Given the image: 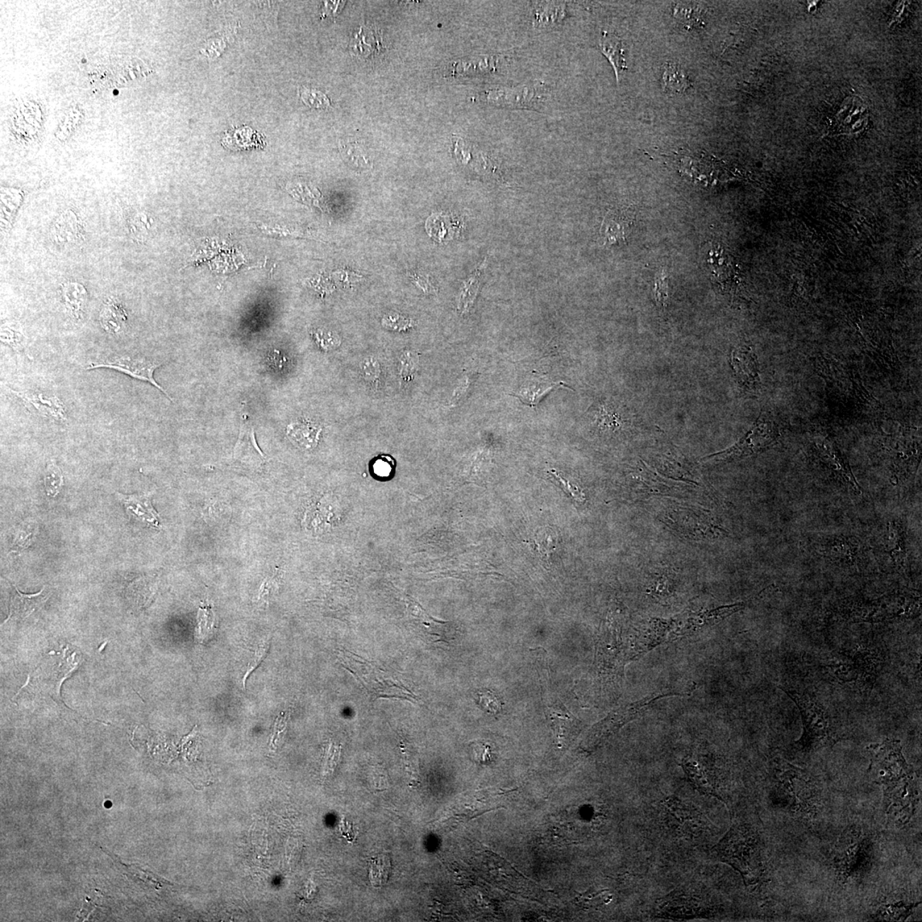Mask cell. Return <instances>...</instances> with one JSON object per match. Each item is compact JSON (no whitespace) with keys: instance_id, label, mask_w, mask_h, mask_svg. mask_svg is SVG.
<instances>
[{"instance_id":"obj_1","label":"cell","mask_w":922,"mask_h":922,"mask_svg":"<svg viewBox=\"0 0 922 922\" xmlns=\"http://www.w3.org/2000/svg\"><path fill=\"white\" fill-rule=\"evenodd\" d=\"M713 853L720 861L728 863L742 876L746 887L761 883L764 866L759 837L746 825H734Z\"/></svg>"},{"instance_id":"obj_23","label":"cell","mask_w":922,"mask_h":922,"mask_svg":"<svg viewBox=\"0 0 922 922\" xmlns=\"http://www.w3.org/2000/svg\"><path fill=\"white\" fill-rule=\"evenodd\" d=\"M559 385H564V384L554 383V382L533 377V380L527 381V383L521 386L518 392L513 394V396L518 397L523 404L534 408L540 399L547 394L548 390Z\"/></svg>"},{"instance_id":"obj_22","label":"cell","mask_w":922,"mask_h":922,"mask_svg":"<svg viewBox=\"0 0 922 922\" xmlns=\"http://www.w3.org/2000/svg\"><path fill=\"white\" fill-rule=\"evenodd\" d=\"M662 86L664 93L670 96L684 93L691 87V81L688 74L679 65L668 63L664 68L662 77Z\"/></svg>"},{"instance_id":"obj_14","label":"cell","mask_w":922,"mask_h":922,"mask_svg":"<svg viewBox=\"0 0 922 922\" xmlns=\"http://www.w3.org/2000/svg\"><path fill=\"white\" fill-rule=\"evenodd\" d=\"M234 458L244 466L258 470L266 462V455L256 441L255 431L250 423L243 422L240 429L238 443L236 444Z\"/></svg>"},{"instance_id":"obj_11","label":"cell","mask_w":922,"mask_h":922,"mask_svg":"<svg viewBox=\"0 0 922 922\" xmlns=\"http://www.w3.org/2000/svg\"><path fill=\"white\" fill-rule=\"evenodd\" d=\"M547 93L545 86L540 84L525 85L513 89H497L488 91L487 101L493 105L510 108H528L537 105L542 94Z\"/></svg>"},{"instance_id":"obj_19","label":"cell","mask_w":922,"mask_h":922,"mask_svg":"<svg viewBox=\"0 0 922 922\" xmlns=\"http://www.w3.org/2000/svg\"><path fill=\"white\" fill-rule=\"evenodd\" d=\"M130 518L139 519L147 525L159 528V514L154 509L148 496L119 495Z\"/></svg>"},{"instance_id":"obj_34","label":"cell","mask_w":922,"mask_h":922,"mask_svg":"<svg viewBox=\"0 0 922 922\" xmlns=\"http://www.w3.org/2000/svg\"><path fill=\"white\" fill-rule=\"evenodd\" d=\"M381 325L385 329L393 331H406L415 325L412 319L406 318L398 313L385 314L381 321Z\"/></svg>"},{"instance_id":"obj_36","label":"cell","mask_w":922,"mask_h":922,"mask_svg":"<svg viewBox=\"0 0 922 922\" xmlns=\"http://www.w3.org/2000/svg\"><path fill=\"white\" fill-rule=\"evenodd\" d=\"M101 319L106 330L113 331L115 334L120 330L123 322L125 321V317L122 314H119V309L114 305L106 307Z\"/></svg>"},{"instance_id":"obj_3","label":"cell","mask_w":922,"mask_h":922,"mask_svg":"<svg viewBox=\"0 0 922 922\" xmlns=\"http://www.w3.org/2000/svg\"><path fill=\"white\" fill-rule=\"evenodd\" d=\"M775 775L780 792L786 796L787 807L792 812L812 815L820 802V791L807 772L792 764L778 759Z\"/></svg>"},{"instance_id":"obj_4","label":"cell","mask_w":922,"mask_h":922,"mask_svg":"<svg viewBox=\"0 0 922 922\" xmlns=\"http://www.w3.org/2000/svg\"><path fill=\"white\" fill-rule=\"evenodd\" d=\"M338 659L375 700L380 697L409 700L416 699V696L404 686L392 673L384 671L376 664L365 661L358 656L346 651H339Z\"/></svg>"},{"instance_id":"obj_2","label":"cell","mask_w":922,"mask_h":922,"mask_svg":"<svg viewBox=\"0 0 922 922\" xmlns=\"http://www.w3.org/2000/svg\"><path fill=\"white\" fill-rule=\"evenodd\" d=\"M795 701L802 717L804 731L796 746L803 753L836 745L841 737L831 717L824 706L807 693H800L780 687Z\"/></svg>"},{"instance_id":"obj_40","label":"cell","mask_w":922,"mask_h":922,"mask_svg":"<svg viewBox=\"0 0 922 922\" xmlns=\"http://www.w3.org/2000/svg\"><path fill=\"white\" fill-rule=\"evenodd\" d=\"M314 338L319 348L326 351L335 350L341 344V339L338 335L331 331L319 330L314 334Z\"/></svg>"},{"instance_id":"obj_27","label":"cell","mask_w":922,"mask_h":922,"mask_svg":"<svg viewBox=\"0 0 922 922\" xmlns=\"http://www.w3.org/2000/svg\"><path fill=\"white\" fill-rule=\"evenodd\" d=\"M916 906V904H907L903 902L884 904L880 908L876 916L879 920L884 921L906 920V918L911 915L913 908Z\"/></svg>"},{"instance_id":"obj_25","label":"cell","mask_w":922,"mask_h":922,"mask_svg":"<svg viewBox=\"0 0 922 922\" xmlns=\"http://www.w3.org/2000/svg\"><path fill=\"white\" fill-rule=\"evenodd\" d=\"M683 770L686 772L688 778L690 780L693 786L703 795L714 796L721 799L717 795L715 789H714L701 767L695 761L690 758H684L682 763Z\"/></svg>"},{"instance_id":"obj_42","label":"cell","mask_w":922,"mask_h":922,"mask_svg":"<svg viewBox=\"0 0 922 922\" xmlns=\"http://www.w3.org/2000/svg\"><path fill=\"white\" fill-rule=\"evenodd\" d=\"M269 647H270L269 641H264L259 644L258 649H257L256 651V653L254 656V659H253L249 663L246 673H245V675L244 676L243 684L244 688H245V684H246V681L249 676H250L252 674V672L256 671V668L258 667L260 664L263 662L266 656H267L268 653Z\"/></svg>"},{"instance_id":"obj_35","label":"cell","mask_w":922,"mask_h":922,"mask_svg":"<svg viewBox=\"0 0 922 922\" xmlns=\"http://www.w3.org/2000/svg\"><path fill=\"white\" fill-rule=\"evenodd\" d=\"M554 4H548V5L542 7L541 9L537 11L535 22H537L539 27L545 25V23L548 25V23L557 22L560 18H562V16L564 15L563 6L554 5Z\"/></svg>"},{"instance_id":"obj_7","label":"cell","mask_w":922,"mask_h":922,"mask_svg":"<svg viewBox=\"0 0 922 922\" xmlns=\"http://www.w3.org/2000/svg\"><path fill=\"white\" fill-rule=\"evenodd\" d=\"M778 428L767 414H761L753 428L740 441L725 451L717 453L703 460L713 459L731 462L758 454L771 446L778 438Z\"/></svg>"},{"instance_id":"obj_38","label":"cell","mask_w":922,"mask_h":922,"mask_svg":"<svg viewBox=\"0 0 922 922\" xmlns=\"http://www.w3.org/2000/svg\"><path fill=\"white\" fill-rule=\"evenodd\" d=\"M477 703L484 711L490 714H497L501 711V704L495 693L484 690L477 693Z\"/></svg>"},{"instance_id":"obj_6","label":"cell","mask_w":922,"mask_h":922,"mask_svg":"<svg viewBox=\"0 0 922 922\" xmlns=\"http://www.w3.org/2000/svg\"><path fill=\"white\" fill-rule=\"evenodd\" d=\"M869 750V774L884 790L911 783L913 768L905 761L899 741L887 740L882 744L871 745Z\"/></svg>"},{"instance_id":"obj_33","label":"cell","mask_w":922,"mask_h":922,"mask_svg":"<svg viewBox=\"0 0 922 922\" xmlns=\"http://www.w3.org/2000/svg\"><path fill=\"white\" fill-rule=\"evenodd\" d=\"M214 628V614L212 613L210 608L203 606L199 610L198 614V637L200 639L201 642H205L206 639L210 637Z\"/></svg>"},{"instance_id":"obj_44","label":"cell","mask_w":922,"mask_h":922,"mask_svg":"<svg viewBox=\"0 0 922 922\" xmlns=\"http://www.w3.org/2000/svg\"><path fill=\"white\" fill-rule=\"evenodd\" d=\"M598 425L603 428L615 429L620 426L621 418L616 413L608 409L601 408L597 414Z\"/></svg>"},{"instance_id":"obj_24","label":"cell","mask_w":922,"mask_h":922,"mask_svg":"<svg viewBox=\"0 0 922 922\" xmlns=\"http://www.w3.org/2000/svg\"><path fill=\"white\" fill-rule=\"evenodd\" d=\"M486 267V261L480 266L476 272L472 273L470 279L466 281L461 290L458 300V310L462 314H467L471 310L473 303H474L477 293H479L481 275Z\"/></svg>"},{"instance_id":"obj_13","label":"cell","mask_w":922,"mask_h":922,"mask_svg":"<svg viewBox=\"0 0 922 922\" xmlns=\"http://www.w3.org/2000/svg\"><path fill=\"white\" fill-rule=\"evenodd\" d=\"M9 392L20 399L32 414L59 422L68 421L63 402L57 397H47L42 394L16 392L11 389Z\"/></svg>"},{"instance_id":"obj_15","label":"cell","mask_w":922,"mask_h":922,"mask_svg":"<svg viewBox=\"0 0 922 922\" xmlns=\"http://www.w3.org/2000/svg\"><path fill=\"white\" fill-rule=\"evenodd\" d=\"M817 455L821 460V462L826 465L833 472H836L838 477L842 480H845L847 484H849L855 491L859 492L860 487L858 482L851 472L848 462L845 459L838 448L829 440L821 443H817Z\"/></svg>"},{"instance_id":"obj_46","label":"cell","mask_w":922,"mask_h":922,"mask_svg":"<svg viewBox=\"0 0 922 922\" xmlns=\"http://www.w3.org/2000/svg\"><path fill=\"white\" fill-rule=\"evenodd\" d=\"M550 473L551 476L554 477V479L556 481H557V483L559 484L560 486H562L563 489L566 490L567 493H568L569 495H571L573 498H575V500L576 501H581V500H583L584 494L583 492H581V490L579 487H577L576 484L572 483L571 481L567 479L566 477H564L562 474H559V473L556 472L555 470H551Z\"/></svg>"},{"instance_id":"obj_29","label":"cell","mask_w":922,"mask_h":922,"mask_svg":"<svg viewBox=\"0 0 922 922\" xmlns=\"http://www.w3.org/2000/svg\"><path fill=\"white\" fill-rule=\"evenodd\" d=\"M390 871V862L387 857L373 859L370 880L373 887H380L388 882Z\"/></svg>"},{"instance_id":"obj_26","label":"cell","mask_w":922,"mask_h":922,"mask_svg":"<svg viewBox=\"0 0 922 922\" xmlns=\"http://www.w3.org/2000/svg\"><path fill=\"white\" fill-rule=\"evenodd\" d=\"M533 546L540 557L547 559L556 547L555 534L548 528H542L535 533L533 537Z\"/></svg>"},{"instance_id":"obj_21","label":"cell","mask_w":922,"mask_h":922,"mask_svg":"<svg viewBox=\"0 0 922 922\" xmlns=\"http://www.w3.org/2000/svg\"><path fill=\"white\" fill-rule=\"evenodd\" d=\"M599 45L601 52L608 58L610 63L613 66L617 81H620V74L627 69L622 40L612 33L603 32L600 38Z\"/></svg>"},{"instance_id":"obj_30","label":"cell","mask_w":922,"mask_h":922,"mask_svg":"<svg viewBox=\"0 0 922 922\" xmlns=\"http://www.w3.org/2000/svg\"><path fill=\"white\" fill-rule=\"evenodd\" d=\"M675 14L676 19L690 28L700 27L704 23L702 19V11L698 6L679 5L675 11Z\"/></svg>"},{"instance_id":"obj_32","label":"cell","mask_w":922,"mask_h":922,"mask_svg":"<svg viewBox=\"0 0 922 922\" xmlns=\"http://www.w3.org/2000/svg\"><path fill=\"white\" fill-rule=\"evenodd\" d=\"M44 482L48 495L56 496L64 484L63 475L56 464L48 465L45 470Z\"/></svg>"},{"instance_id":"obj_49","label":"cell","mask_w":922,"mask_h":922,"mask_svg":"<svg viewBox=\"0 0 922 922\" xmlns=\"http://www.w3.org/2000/svg\"><path fill=\"white\" fill-rule=\"evenodd\" d=\"M340 746L331 745L326 751V771L334 770L336 763L339 760Z\"/></svg>"},{"instance_id":"obj_17","label":"cell","mask_w":922,"mask_h":922,"mask_svg":"<svg viewBox=\"0 0 922 922\" xmlns=\"http://www.w3.org/2000/svg\"><path fill=\"white\" fill-rule=\"evenodd\" d=\"M15 593L11 597L9 608V617L16 618V620H25L42 606L45 601H47L50 593H44L45 587L42 591L35 595H24L21 593L18 588L14 586Z\"/></svg>"},{"instance_id":"obj_20","label":"cell","mask_w":922,"mask_h":922,"mask_svg":"<svg viewBox=\"0 0 922 922\" xmlns=\"http://www.w3.org/2000/svg\"><path fill=\"white\" fill-rule=\"evenodd\" d=\"M321 427L313 422H297L288 427V436L302 450H312L318 445Z\"/></svg>"},{"instance_id":"obj_18","label":"cell","mask_w":922,"mask_h":922,"mask_svg":"<svg viewBox=\"0 0 922 922\" xmlns=\"http://www.w3.org/2000/svg\"><path fill=\"white\" fill-rule=\"evenodd\" d=\"M406 605H408L409 613L414 620L421 622L423 632L430 637L431 642L450 643L448 639L450 638V633L446 629V622L435 620L434 618L428 616L418 602L411 598L406 601Z\"/></svg>"},{"instance_id":"obj_41","label":"cell","mask_w":922,"mask_h":922,"mask_svg":"<svg viewBox=\"0 0 922 922\" xmlns=\"http://www.w3.org/2000/svg\"><path fill=\"white\" fill-rule=\"evenodd\" d=\"M654 297L657 305L664 310L668 300V277L663 272L656 278Z\"/></svg>"},{"instance_id":"obj_5","label":"cell","mask_w":922,"mask_h":922,"mask_svg":"<svg viewBox=\"0 0 922 922\" xmlns=\"http://www.w3.org/2000/svg\"><path fill=\"white\" fill-rule=\"evenodd\" d=\"M873 858V843L865 830L850 826L843 833L833 850V866L843 878L865 875Z\"/></svg>"},{"instance_id":"obj_48","label":"cell","mask_w":922,"mask_h":922,"mask_svg":"<svg viewBox=\"0 0 922 922\" xmlns=\"http://www.w3.org/2000/svg\"><path fill=\"white\" fill-rule=\"evenodd\" d=\"M409 275L411 280L417 285L419 288H421L423 290V293L429 295L436 293V290L433 286L431 285L429 280H428L426 277L423 276V274L414 272L411 273Z\"/></svg>"},{"instance_id":"obj_31","label":"cell","mask_w":922,"mask_h":922,"mask_svg":"<svg viewBox=\"0 0 922 922\" xmlns=\"http://www.w3.org/2000/svg\"><path fill=\"white\" fill-rule=\"evenodd\" d=\"M361 375L365 382L376 388L382 372L380 361L375 357H367L360 364Z\"/></svg>"},{"instance_id":"obj_45","label":"cell","mask_w":922,"mask_h":922,"mask_svg":"<svg viewBox=\"0 0 922 922\" xmlns=\"http://www.w3.org/2000/svg\"><path fill=\"white\" fill-rule=\"evenodd\" d=\"M472 385L471 377L468 375L464 376L460 380V383L452 394L450 400L448 401V406H456L462 402L470 389Z\"/></svg>"},{"instance_id":"obj_10","label":"cell","mask_w":922,"mask_h":922,"mask_svg":"<svg viewBox=\"0 0 922 922\" xmlns=\"http://www.w3.org/2000/svg\"><path fill=\"white\" fill-rule=\"evenodd\" d=\"M870 113L861 98H847L836 118L832 120L829 135H855L865 130Z\"/></svg>"},{"instance_id":"obj_43","label":"cell","mask_w":922,"mask_h":922,"mask_svg":"<svg viewBox=\"0 0 922 922\" xmlns=\"http://www.w3.org/2000/svg\"><path fill=\"white\" fill-rule=\"evenodd\" d=\"M301 97L303 102L310 107L326 108L330 105L326 95H324L321 91L303 89Z\"/></svg>"},{"instance_id":"obj_12","label":"cell","mask_w":922,"mask_h":922,"mask_svg":"<svg viewBox=\"0 0 922 922\" xmlns=\"http://www.w3.org/2000/svg\"><path fill=\"white\" fill-rule=\"evenodd\" d=\"M159 367L160 364L152 363V361L141 359H132L128 356H120L118 357V358L102 361V363L91 364L89 367L86 368V370L98 368L114 369V370L125 373V375L128 376L135 377L136 380L148 382V383L152 384L155 386V387L160 389L161 392H163L166 396L172 401V399L170 398L169 394L166 392L164 388L157 384L155 379H154V372H155L156 369Z\"/></svg>"},{"instance_id":"obj_16","label":"cell","mask_w":922,"mask_h":922,"mask_svg":"<svg viewBox=\"0 0 922 922\" xmlns=\"http://www.w3.org/2000/svg\"><path fill=\"white\" fill-rule=\"evenodd\" d=\"M731 364L742 386L753 389L759 384L757 360L749 348H741L734 351Z\"/></svg>"},{"instance_id":"obj_39","label":"cell","mask_w":922,"mask_h":922,"mask_svg":"<svg viewBox=\"0 0 922 922\" xmlns=\"http://www.w3.org/2000/svg\"><path fill=\"white\" fill-rule=\"evenodd\" d=\"M342 152L348 163L356 166V167H364L365 169L368 167L369 160L365 156L363 149L347 144L343 145L342 147Z\"/></svg>"},{"instance_id":"obj_47","label":"cell","mask_w":922,"mask_h":922,"mask_svg":"<svg viewBox=\"0 0 922 922\" xmlns=\"http://www.w3.org/2000/svg\"><path fill=\"white\" fill-rule=\"evenodd\" d=\"M610 900V897L609 896L608 891H600L593 892V894H588L587 892V894L580 896L581 904L586 905V906L588 907L606 904L608 903Z\"/></svg>"},{"instance_id":"obj_37","label":"cell","mask_w":922,"mask_h":922,"mask_svg":"<svg viewBox=\"0 0 922 922\" xmlns=\"http://www.w3.org/2000/svg\"><path fill=\"white\" fill-rule=\"evenodd\" d=\"M396 462L390 456H380L373 461L372 472L381 479L392 477Z\"/></svg>"},{"instance_id":"obj_28","label":"cell","mask_w":922,"mask_h":922,"mask_svg":"<svg viewBox=\"0 0 922 922\" xmlns=\"http://www.w3.org/2000/svg\"><path fill=\"white\" fill-rule=\"evenodd\" d=\"M419 364V356L413 351H406L400 358L399 375L402 384H408L416 375Z\"/></svg>"},{"instance_id":"obj_9","label":"cell","mask_w":922,"mask_h":922,"mask_svg":"<svg viewBox=\"0 0 922 922\" xmlns=\"http://www.w3.org/2000/svg\"><path fill=\"white\" fill-rule=\"evenodd\" d=\"M705 911L703 901L700 897L680 887L662 899L657 900L659 917L666 919H692Z\"/></svg>"},{"instance_id":"obj_8","label":"cell","mask_w":922,"mask_h":922,"mask_svg":"<svg viewBox=\"0 0 922 922\" xmlns=\"http://www.w3.org/2000/svg\"><path fill=\"white\" fill-rule=\"evenodd\" d=\"M679 692V690H668L664 693H653V695L644 698L642 700L618 710V711L605 718V720L593 727L586 740H585V747L588 750L596 749L610 735L616 732L627 722L634 719L639 713L649 707L650 705L654 703L655 701L662 699V698L680 695Z\"/></svg>"}]
</instances>
